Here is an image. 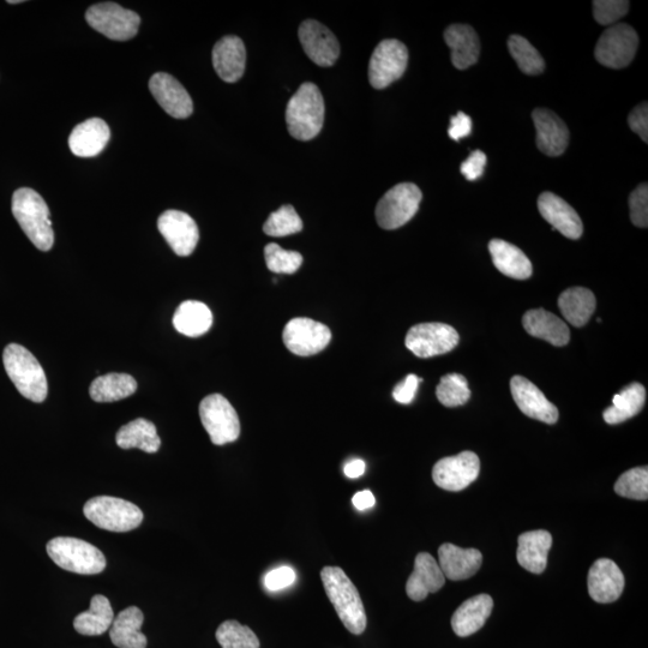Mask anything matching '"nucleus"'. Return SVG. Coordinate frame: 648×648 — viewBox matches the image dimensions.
I'll return each mask as SVG.
<instances>
[{"label":"nucleus","instance_id":"obj_1","mask_svg":"<svg viewBox=\"0 0 648 648\" xmlns=\"http://www.w3.org/2000/svg\"><path fill=\"white\" fill-rule=\"evenodd\" d=\"M321 579L330 603L348 632L354 635L363 634L368 618L357 587L339 567H324Z\"/></svg>","mask_w":648,"mask_h":648},{"label":"nucleus","instance_id":"obj_2","mask_svg":"<svg viewBox=\"0 0 648 648\" xmlns=\"http://www.w3.org/2000/svg\"><path fill=\"white\" fill-rule=\"evenodd\" d=\"M12 214L30 242L41 251L52 249L54 232L50 209L38 192L21 188L12 196Z\"/></svg>","mask_w":648,"mask_h":648},{"label":"nucleus","instance_id":"obj_3","mask_svg":"<svg viewBox=\"0 0 648 648\" xmlns=\"http://www.w3.org/2000/svg\"><path fill=\"white\" fill-rule=\"evenodd\" d=\"M326 107L320 89L314 83L306 82L299 87L286 108V124L292 137L299 141H310L320 134Z\"/></svg>","mask_w":648,"mask_h":648},{"label":"nucleus","instance_id":"obj_4","mask_svg":"<svg viewBox=\"0 0 648 648\" xmlns=\"http://www.w3.org/2000/svg\"><path fill=\"white\" fill-rule=\"evenodd\" d=\"M3 362L6 374L24 398L38 404L46 400V374L32 352L21 345L10 344L5 347Z\"/></svg>","mask_w":648,"mask_h":648},{"label":"nucleus","instance_id":"obj_5","mask_svg":"<svg viewBox=\"0 0 648 648\" xmlns=\"http://www.w3.org/2000/svg\"><path fill=\"white\" fill-rule=\"evenodd\" d=\"M47 554L58 567L81 575L104 572L106 558L94 545L82 539L58 537L46 546Z\"/></svg>","mask_w":648,"mask_h":648},{"label":"nucleus","instance_id":"obj_6","mask_svg":"<svg viewBox=\"0 0 648 648\" xmlns=\"http://www.w3.org/2000/svg\"><path fill=\"white\" fill-rule=\"evenodd\" d=\"M83 513L96 527L111 532H129L142 524L143 513L136 504L111 496L90 498Z\"/></svg>","mask_w":648,"mask_h":648},{"label":"nucleus","instance_id":"obj_7","mask_svg":"<svg viewBox=\"0 0 648 648\" xmlns=\"http://www.w3.org/2000/svg\"><path fill=\"white\" fill-rule=\"evenodd\" d=\"M422 198V191L416 184L395 185L377 204V224L383 230H396L406 225L417 214Z\"/></svg>","mask_w":648,"mask_h":648},{"label":"nucleus","instance_id":"obj_8","mask_svg":"<svg viewBox=\"0 0 648 648\" xmlns=\"http://www.w3.org/2000/svg\"><path fill=\"white\" fill-rule=\"evenodd\" d=\"M200 417L210 441L215 446L237 441L240 436L239 417L225 396L208 395L200 404Z\"/></svg>","mask_w":648,"mask_h":648},{"label":"nucleus","instance_id":"obj_9","mask_svg":"<svg viewBox=\"0 0 648 648\" xmlns=\"http://www.w3.org/2000/svg\"><path fill=\"white\" fill-rule=\"evenodd\" d=\"M639 36L627 23H618L600 35L594 57L606 68L622 69L633 62L638 51Z\"/></svg>","mask_w":648,"mask_h":648},{"label":"nucleus","instance_id":"obj_10","mask_svg":"<svg viewBox=\"0 0 648 648\" xmlns=\"http://www.w3.org/2000/svg\"><path fill=\"white\" fill-rule=\"evenodd\" d=\"M86 20L90 27L117 41L134 38L141 24V17L136 12L111 2L90 6Z\"/></svg>","mask_w":648,"mask_h":648},{"label":"nucleus","instance_id":"obj_11","mask_svg":"<svg viewBox=\"0 0 648 648\" xmlns=\"http://www.w3.org/2000/svg\"><path fill=\"white\" fill-rule=\"evenodd\" d=\"M459 334L446 323H419L406 335L408 350L419 358L441 356L453 351L459 344Z\"/></svg>","mask_w":648,"mask_h":648},{"label":"nucleus","instance_id":"obj_12","mask_svg":"<svg viewBox=\"0 0 648 648\" xmlns=\"http://www.w3.org/2000/svg\"><path fill=\"white\" fill-rule=\"evenodd\" d=\"M408 63L407 47L399 40H383L372 53L369 81L375 89H384L405 74Z\"/></svg>","mask_w":648,"mask_h":648},{"label":"nucleus","instance_id":"obj_13","mask_svg":"<svg viewBox=\"0 0 648 648\" xmlns=\"http://www.w3.org/2000/svg\"><path fill=\"white\" fill-rule=\"evenodd\" d=\"M284 344L300 357L314 356L329 345L332 333L323 323L311 318H293L284 329Z\"/></svg>","mask_w":648,"mask_h":648},{"label":"nucleus","instance_id":"obj_14","mask_svg":"<svg viewBox=\"0 0 648 648\" xmlns=\"http://www.w3.org/2000/svg\"><path fill=\"white\" fill-rule=\"evenodd\" d=\"M480 460L473 452H462L436 462L432 468V479L438 488L447 491H461L470 486L479 476Z\"/></svg>","mask_w":648,"mask_h":648},{"label":"nucleus","instance_id":"obj_15","mask_svg":"<svg viewBox=\"0 0 648 648\" xmlns=\"http://www.w3.org/2000/svg\"><path fill=\"white\" fill-rule=\"evenodd\" d=\"M162 237L178 256H190L200 240V231L189 214L180 210H167L158 220Z\"/></svg>","mask_w":648,"mask_h":648},{"label":"nucleus","instance_id":"obj_16","mask_svg":"<svg viewBox=\"0 0 648 648\" xmlns=\"http://www.w3.org/2000/svg\"><path fill=\"white\" fill-rule=\"evenodd\" d=\"M299 40L306 56L323 68L334 65L340 56L338 39L320 22L308 20L300 24Z\"/></svg>","mask_w":648,"mask_h":648},{"label":"nucleus","instance_id":"obj_17","mask_svg":"<svg viewBox=\"0 0 648 648\" xmlns=\"http://www.w3.org/2000/svg\"><path fill=\"white\" fill-rule=\"evenodd\" d=\"M513 399L519 410L527 417L546 424H555L560 417L557 407L546 399L536 384L522 376H514L510 381Z\"/></svg>","mask_w":648,"mask_h":648},{"label":"nucleus","instance_id":"obj_18","mask_svg":"<svg viewBox=\"0 0 648 648\" xmlns=\"http://www.w3.org/2000/svg\"><path fill=\"white\" fill-rule=\"evenodd\" d=\"M149 89L158 104L173 118L185 119L194 111L189 93L176 78L165 72H158L150 78Z\"/></svg>","mask_w":648,"mask_h":648},{"label":"nucleus","instance_id":"obj_19","mask_svg":"<svg viewBox=\"0 0 648 648\" xmlns=\"http://www.w3.org/2000/svg\"><path fill=\"white\" fill-rule=\"evenodd\" d=\"M587 584L594 602L608 604L621 597L626 580L614 561L599 558L588 572Z\"/></svg>","mask_w":648,"mask_h":648},{"label":"nucleus","instance_id":"obj_20","mask_svg":"<svg viewBox=\"0 0 648 648\" xmlns=\"http://www.w3.org/2000/svg\"><path fill=\"white\" fill-rule=\"evenodd\" d=\"M537 131V147L545 155L556 158L566 152L569 130L563 120L548 108H537L532 113Z\"/></svg>","mask_w":648,"mask_h":648},{"label":"nucleus","instance_id":"obj_21","mask_svg":"<svg viewBox=\"0 0 648 648\" xmlns=\"http://www.w3.org/2000/svg\"><path fill=\"white\" fill-rule=\"evenodd\" d=\"M538 209L552 230L561 232L569 239H579L584 225L573 207L552 192H543L538 198Z\"/></svg>","mask_w":648,"mask_h":648},{"label":"nucleus","instance_id":"obj_22","mask_svg":"<svg viewBox=\"0 0 648 648\" xmlns=\"http://www.w3.org/2000/svg\"><path fill=\"white\" fill-rule=\"evenodd\" d=\"M446 584L437 561L428 552H420L414 561V569L407 580L406 593L414 602H422L430 593L440 591Z\"/></svg>","mask_w":648,"mask_h":648},{"label":"nucleus","instance_id":"obj_23","mask_svg":"<svg viewBox=\"0 0 648 648\" xmlns=\"http://www.w3.org/2000/svg\"><path fill=\"white\" fill-rule=\"evenodd\" d=\"M246 51L238 36L228 35L216 42L213 48V65L222 81L234 83L244 75Z\"/></svg>","mask_w":648,"mask_h":648},{"label":"nucleus","instance_id":"obj_24","mask_svg":"<svg viewBox=\"0 0 648 648\" xmlns=\"http://www.w3.org/2000/svg\"><path fill=\"white\" fill-rule=\"evenodd\" d=\"M438 566L446 578L460 581L472 578L482 566L483 555L477 549H462L454 544H443L438 549Z\"/></svg>","mask_w":648,"mask_h":648},{"label":"nucleus","instance_id":"obj_25","mask_svg":"<svg viewBox=\"0 0 648 648\" xmlns=\"http://www.w3.org/2000/svg\"><path fill=\"white\" fill-rule=\"evenodd\" d=\"M111 130L104 120L92 118L78 124L69 137L72 154L80 158H94L107 146Z\"/></svg>","mask_w":648,"mask_h":648},{"label":"nucleus","instance_id":"obj_26","mask_svg":"<svg viewBox=\"0 0 648 648\" xmlns=\"http://www.w3.org/2000/svg\"><path fill=\"white\" fill-rule=\"evenodd\" d=\"M444 40L452 50L450 58L456 69L466 70L478 62L480 41L476 30L467 24H452L444 32Z\"/></svg>","mask_w":648,"mask_h":648},{"label":"nucleus","instance_id":"obj_27","mask_svg":"<svg viewBox=\"0 0 648 648\" xmlns=\"http://www.w3.org/2000/svg\"><path fill=\"white\" fill-rule=\"evenodd\" d=\"M526 332L534 338L550 342L551 345L566 346L570 340L567 323L544 309L527 311L522 317Z\"/></svg>","mask_w":648,"mask_h":648},{"label":"nucleus","instance_id":"obj_28","mask_svg":"<svg viewBox=\"0 0 648 648\" xmlns=\"http://www.w3.org/2000/svg\"><path fill=\"white\" fill-rule=\"evenodd\" d=\"M552 546L551 533L544 530L522 533L518 539L516 560L520 566L533 574H542L548 564Z\"/></svg>","mask_w":648,"mask_h":648},{"label":"nucleus","instance_id":"obj_29","mask_svg":"<svg viewBox=\"0 0 648 648\" xmlns=\"http://www.w3.org/2000/svg\"><path fill=\"white\" fill-rule=\"evenodd\" d=\"M494 608V600L489 594H478L459 606L452 617L454 633L466 638L484 627Z\"/></svg>","mask_w":648,"mask_h":648},{"label":"nucleus","instance_id":"obj_30","mask_svg":"<svg viewBox=\"0 0 648 648\" xmlns=\"http://www.w3.org/2000/svg\"><path fill=\"white\" fill-rule=\"evenodd\" d=\"M489 251L495 267L503 275L516 280L531 278L532 263L518 246L504 242L502 239H492Z\"/></svg>","mask_w":648,"mask_h":648},{"label":"nucleus","instance_id":"obj_31","mask_svg":"<svg viewBox=\"0 0 648 648\" xmlns=\"http://www.w3.org/2000/svg\"><path fill=\"white\" fill-rule=\"evenodd\" d=\"M144 621L143 612L137 606L123 610L114 618L110 628V638L118 648H146V635L141 633Z\"/></svg>","mask_w":648,"mask_h":648},{"label":"nucleus","instance_id":"obj_32","mask_svg":"<svg viewBox=\"0 0 648 648\" xmlns=\"http://www.w3.org/2000/svg\"><path fill=\"white\" fill-rule=\"evenodd\" d=\"M213 324V314L206 304L196 300H186L178 306L173 316V326L177 332L189 338L206 334Z\"/></svg>","mask_w":648,"mask_h":648},{"label":"nucleus","instance_id":"obj_33","mask_svg":"<svg viewBox=\"0 0 648 648\" xmlns=\"http://www.w3.org/2000/svg\"><path fill=\"white\" fill-rule=\"evenodd\" d=\"M596 305V297L585 287L568 288L558 298V308L574 327H584L590 321Z\"/></svg>","mask_w":648,"mask_h":648},{"label":"nucleus","instance_id":"obj_34","mask_svg":"<svg viewBox=\"0 0 648 648\" xmlns=\"http://www.w3.org/2000/svg\"><path fill=\"white\" fill-rule=\"evenodd\" d=\"M117 446L122 449L138 448L154 454L161 446L156 426L147 419L138 418L122 426L116 436Z\"/></svg>","mask_w":648,"mask_h":648},{"label":"nucleus","instance_id":"obj_35","mask_svg":"<svg viewBox=\"0 0 648 648\" xmlns=\"http://www.w3.org/2000/svg\"><path fill=\"white\" fill-rule=\"evenodd\" d=\"M646 402V389L640 383L629 384L612 398V406L606 408L603 417L610 425L621 424L639 414Z\"/></svg>","mask_w":648,"mask_h":648},{"label":"nucleus","instance_id":"obj_36","mask_svg":"<svg viewBox=\"0 0 648 648\" xmlns=\"http://www.w3.org/2000/svg\"><path fill=\"white\" fill-rule=\"evenodd\" d=\"M113 620L114 614L110 600L101 594H96L90 600L89 610L81 612L75 618L74 627L76 632L82 635H102L111 628Z\"/></svg>","mask_w":648,"mask_h":648},{"label":"nucleus","instance_id":"obj_37","mask_svg":"<svg viewBox=\"0 0 648 648\" xmlns=\"http://www.w3.org/2000/svg\"><path fill=\"white\" fill-rule=\"evenodd\" d=\"M137 382L128 374H107L95 378L89 394L95 402H114L129 398L135 394Z\"/></svg>","mask_w":648,"mask_h":648},{"label":"nucleus","instance_id":"obj_38","mask_svg":"<svg viewBox=\"0 0 648 648\" xmlns=\"http://www.w3.org/2000/svg\"><path fill=\"white\" fill-rule=\"evenodd\" d=\"M508 50L524 74L536 76L542 74L544 71L545 62L543 57L540 56V53L524 36H510L508 39Z\"/></svg>","mask_w":648,"mask_h":648},{"label":"nucleus","instance_id":"obj_39","mask_svg":"<svg viewBox=\"0 0 648 648\" xmlns=\"http://www.w3.org/2000/svg\"><path fill=\"white\" fill-rule=\"evenodd\" d=\"M215 636L222 648H260L257 635L237 621L221 623Z\"/></svg>","mask_w":648,"mask_h":648},{"label":"nucleus","instance_id":"obj_40","mask_svg":"<svg viewBox=\"0 0 648 648\" xmlns=\"http://www.w3.org/2000/svg\"><path fill=\"white\" fill-rule=\"evenodd\" d=\"M438 401L446 407H458L465 405L471 398V390L465 376L460 374H448L441 378L436 388Z\"/></svg>","mask_w":648,"mask_h":648},{"label":"nucleus","instance_id":"obj_41","mask_svg":"<svg viewBox=\"0 0 648 648\" xmlns=\"http://www.w3.org/2000/svg\"><path fill=\"white\" fill-rule=\"evenodd\" d=\"M303 230V221L292 206H282L270 214L263 226L264 233L270 237H286Z\"/></svg>","mask_w":648,"mask_h":648},{"label":"nucleus","instance_id":"obj_42","mask_svg":"<svg viewBox=\"0 0 648 648\" xmlns=\"http://www.w3.org/2000/svg\"><path fill=\"white\" fill-rule=\"evenodd\" d=\"M614 489L616 494L622 497L646 501L648 498V468L646 466L636 467L624 472L618 478Z\"/></svg>","mask_w":648,"mask_h":648},{"label":"nucleus","instance_id":"obj_43","mask_svg":"<svg viewBox=\"0 0 648 648\" xmlns=\"http://www.w3.org/2000/svg\"><path fill=\"white\" fill-rule=\"evenodd\" d=\"M264 260L270 272L294 274L302 266L303 256L297 251L284 250L280 245L270 243L264 248Z\"/></svg>","mask_w":648,"mask_h":648},{"label":"nucleus","instance_id":"obj_44","mask_svg":"<svg viewBox=\"0 0 648 648\" xmlns=\"http://www.w3.org/2000/svg\"><path fill=\"white\" fill-rule=\"evenodd\" d=\"M629 2L624 0H596L593 2V17L602 26L614 24L627 15Z\"/></svg>","mask_w":648,"mask_h":648},{"label":"nucleus","instance_id":"obj_45","mask_svg":"<svg viewBox=\"0 0 648 648\" xmlns=\"http://www.w3.org/2000/svg\"><path fill=\"white\" fill-rule=\"evenodd\" d=\"M630 220L636 227L648 225V186L641 184L629 196Z\"/></svg>","mask_w":648,"mask_h":648},{"label":"nucleus","instance_id":"obj_46","mask_svg":"<svg viewBox=\"0 0 648 648\" xmlns=\"http://www.w3.org/2000/svg\"><path fill=\"white\" fill-rule=\"evenodd\" d=\"M297 574L294 569L288 566H282L273 569L264 578V586L270 592L285 590L296 582Z\"/></svg>","mask_w":648,"mask_h":648},{"label":"nucleus","instance_id":"obj_47","mask_svg":"<svg viewBox=\"0 0 648 648\" xmlns=\"http://www.w3.org/2000/svg\"><path fill=\"white\" fill-rule=\"evenodd\" d=\"M628 124L630 129L638 134L641 137V140L645 143L648 142V104L647 102H642V104L636 106L632 112H630L628 117Z\"/></svg>","mask_w":648,"mask_h":648},{"label":"nucleus","instance_id":"obj_48","mask_svg":"<svg viewBox=\"0 0 648 648\" xmlns=\"http://www.w3.org/2000/svg\"><path fill=\"white\" fill-rule=\"evenodd\" d=\"M422 382V378H419L416 375H408L404 381H401L398 386L393 390V398L395 401H398L399 404L408 405L414 399V396L417 394L419 383Z\"/></svg>","mask_w":648,"mask_h":648},{"label":"nucleus","instance_id":"obj_49","mask_svg":"<svg viewBox=\"0 0 648 648\" xmlns=\"http://www.w3.org/2000/svg\"><path fill=\"white\" fill-rule=\"evenodd\" d=\"M486 166V155L480 150H474L468 158L462 162L460 171L467 180H477L483 176Z\"/></svg>","mask_w":648,"mask_h":648},{"label":"nucleus","instance_id":"obj_50","mask_svg":"<svg viewBox=\"0 0 648 648\" xmlns=\"http://www.w3.org/2000/svg\"><path fill=\"white\" fill-rule=\"evenodd\" d=\"M472 132V119L464 112H459L450 119L448 135L452 140L458 142L461 138L470 136Z\"/></svg>","mask_w":648,"mask_h":648},{"label":"nucleus","instance_id":"obj_51","mask_svg":"<svg viewBox=\"0 0 648 648\" xmlns=\"http://www.w3.org/2000/svg\"><path fill=\"white\" fill-rule=\"evenodd\" d=\"M352 503L358 510H368L375 506L376 498L369 490L359 491L352 497Z\"/></svg>","mask_w":648,"mask_h":648},{"label":"nucleus","instance_id":"obj_52","mask_svg":"<svg viewBox=\"0 0 648 648\" xmlns=\"http://www.w3.org/2000/svg\"><path fill=\"white\" fill-rule=\"evenodd\" d=\"M365 468L366 465L362 459H354L350 462H347L344 467V473L347 478L357 479L363 476V474L365 473Z\"/></svg>","mask_w":648,"mask_h":648},{"label":"nucleus","instance_id":"obj_53","mask_svg":"<svg viewBox=\"0 0 648 648\" xmlns=\"http://www.w3.org/2000/svg\"><path fill=\"white\" fill-rule=\"evenodd\" d=\"M8 3L9 4H20V3H22V0H10V2H8Z\"/></svg>","mask_w":648,"mask_h":648}]
</instances>
